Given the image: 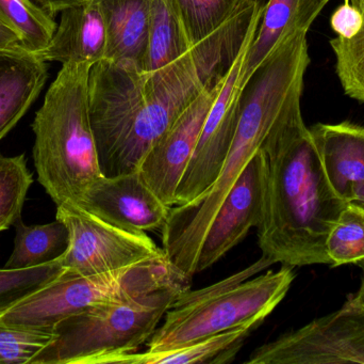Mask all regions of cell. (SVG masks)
<instances>
[{
	"mask_svg": "<svg viewBox=\"0 0 364 364\" xmlns=\"http://www.w3.org/2000/svg\"><path fill=\"white\" fill-rule=\"evenodd\" d=\"M222 80L214 79L194 49L156 71L107 59L92 66L87 100L102 175L138 170L188 105Z\"/></svg>",
	"mask_w": 364,
	"mask_h": 364,
	"instance_id": "obj_1",
	"label": "cell"
},
{
	"mask_svg": "<svg viewBox=\"0 0 364 364\" xmlns=\"http://www.w3.org/2000/svg\"><path fill=\"white\" fill-rule=\"evenodd\" d=\"M261 150L267 167L256 228L262 256L292 267L331 264L327 237L348 203L329 184L303 115L278 126Z\"/></svg>",
	"mask_w": 364,
	"mask_h": 364,
	"instance_id": "obj_2",
	"label": "cell"
},
{
	"mask_svg": "<svg viewBox=\"0 0 364 364\" xmlns=\"http://www.w3.org/2000/svg\"><path fill=\"white\" fill-rule=\"evenodd\" d=\"M304 81L295 64L273 57L257 66L244 83L237 130L220 175L198 200L173 207L161 230L166 259L188 279L196 275L203 239L229 190L271 132L301 115Z\"/></svg>",
	"mask_w": 364,
	"mask_h": 364,
	"instance_id": "obj_3",
	"label": "cell"
},
{
	"mask_svg": "<svg viewBox=\"0 0 364 364\" xmlns=\"http://www.w3.org/2000/svg\"><path fill=\"white\" fill-rule=\"evenodd\" d=\"M89 63L62 64L32 123L38 180L55 205L78 204L102 177L87 100Z\"/></svg>",
	"mask_w": 364,
	"mask_h": 364,
	"instance_id": "obj_4",
	"label": "cell"
},
{
	"mask_svg": "<svg viewBox=\"0 0 364 364\" xmlns=\"http://www.w3.org/2000/svg\"><path fill=\"white\" fill-rule=\"evenodd\" d=\"M273 264L261 256L247 269L213 286L182 292L147 342V350H168L244 325L262 324L295 279L294 267L288 265L250 279Z\"/></svg>",
	"mask_w": 364,
	"mask_h": 364,
	"instance_id": "obj_5",
	"label": "cell"
},
{
	"mask_svg": "<svg viewBox=\"0 0 364 364\" xmlns=\"http://www.w3.org/2000/svg\"><path fill=\"white\" fill-rule=\"evenodd\" d=\"M190 282L126 303L100 306L55 325L53 339L30 364H115L146 344Z\"/></svg>",
	"mask_w": 364,
	"mask_h": 364,
	"instance_id": "obj_6",
	"label": "cell"
},
{
	"mask_svg": "<svg viewBox=\"0 0 364 364\" xmlns=\"http://www.w3.org/2000/svg\"><path fill=\"white\" fill-rule=\"evenodd\" d=\"M191 279L172 266L166 254L100 275L62 274L41 290L0 314L9 326L53 331L65 318L92 308L126 303Z\"/></svg>",
	"mask_w": 364,
	"mask_h": 364,
	"instance_id": "obj_7",
	"label": "cell"
},
{
	"mask_svg": "<svg viewBox=\"0 0 364 364\" xmlns=\"http://www.w3.org/2000/svg\"><path fill=\"white\" fill-rule=\"evenodd\" d=\"M55 219L65 224L70 243L59 261L64 275H100L164 256L144 232L112 226L74 203L57 205Z\"/></svg>",
	"mask_w": 364,
	"mask_h": 364,
	"instance_id": "obj_8",
	"label": "cell"
},
{
	"mask_svg": "<svg viewBox=\"0 0 364 364\" xmlns=\"http://www.w3.org/2000/svg\"><path fill=\"white\" fill-rule=\"evenodd\" d=\"M245 364H364V301L356 293L341 309L256 348Z\"/></svg>",
	"mask_w": 364,
	"mask_h": 364,
	"instance_id": "obj_9",
	"label": "cell"
},
{
	"mask_svg": "<svg viewBox=\"0 0 364 364\" xmlns=\"http://www.w3.org/2000/svg\"><path fill=\"white\" fill-rule=\"evenodd\" d=\"M257 30L252 32L227 73L208 113L194 153L177 187L175 205L191 204L198 200L211 188L222 171L239 122L244 62Z\"/></svg>",
	"mask_w": 364,
	"mask_h": 364,
	"instance_id": "obj_10",
	"label": "cell"
},
{
	"mask_svg": "<svg viewBox=\"0 0 364 364\" xmlns=\"http://www.w3.org/2000/svg\"><path fill=\"white\" fill-rule=\"evenodd\" d=\"M267 180V158L260 150L229 190L208 229L199 251L196 274L218 262L245 239L250 229L259 226L264 207Z\"/></svg>",
	"mask_w": 364,
	"mask_h": 364,
	"instance_id": "obj_11",
	"label": "cell"
},
{
	"mask_svg": "<svg viewBox=\"0 0 364 364\" xmlns=\"http://www.w3.org/2000/svg\"><path fill=\"white\" fill-rule=\"evenodd\" d=\"M79 207L100 219L132 232L162 230L171 209L143 179L140 170L96 179Z\"/></svg>",
	"mask_w": 364,
	"mask_h": 364,
	"instance_id": "obj_12",
	"label": "cell"
},
{
	"mask_svg": "<svg viewBox=\"0 0 364 364\" xmlns=\"http://www.w3.org/2000/svg\"><path fill=\"white\" fill-rule=\"evenodd\" d=\"M225 77L218 85L203 90L188 105L139 167L143 179L168 207L175 205L177 187Z\"/></svg>",
	"mask_w": 364,
	"mask_h": 364,
	"instance_id": "obj_13",
	"label": "cell"
},
{
	"mask_svg": "<svg viewBox=\"0 0 364 364\" xmlns=\"http://www.w3.org/2000/svg\"><path fill=\"white\" fill-rule=\"evenodd\" d=\"M108 34L97 0H81L61 11L50 42L38 53L46 61L89 63L107 59Z\"/></svg>",
	"mask_w": 364,
	"mask_h": 364,
	"instance_id": "obj_14",
	"label": "cell"
},
{
	"mask_svg": "<svg viewBox=\"0 0 364 364\" xmlns=\"http://www.w3.org/2000/svg\"><path fill=\"white\" fill-rule=\"evenodd\" d=\"M309 130L333 192L353 202L355 190L364 183V126L318 123Z\"/></svg>",
	"mask_w": 364,
	"mask_h": 364,
	"instance_id": "obj_15",
	"label": "cell"
},
{
	"mask_svg": "<svg viewBox=\"0 0 364 364\" xmlns=\"http://www.w3.org/2000/svg\"><path fill=\"white\" fill-rule=\"evenodd\" d=\"M46 60L21 46L0 48V140L16 125L47 80Z\"/></svg>",
	"mask_w": 364,
	"mask_h": 364,
	"instance_id": "obj_16",
	"label": "cell"
},
{
	"mask_svg": "<svg viewBox=\"0 0 364 364\" xmlns=\"http://www.w3.org/2000/svg\"><path fill=\"white\" fill-rule=\"evenodd\" d=\"M108 34L107 60L146 71L151 0H97Z\"/></svg>",
	"mask_w": 364,
	"mask_h": 364,
	"instance_id": "obj_17",
	"label": "cell"
},
{
	"mask_svg": "<svg viewBox=\"0 0 364 364\" xmlns=\"http://www.w3.org/2000/svg\"><path fill=\"white\" fill-rule=\"evenodd\" d=\"M331 0H269L263 6L256 36L246 56L243 81L282 41L297 32L309 31Z\"/></svg>",
	"mask_w": 364,
	"mask_h": 364,
	"instance_id": "obj_18",
	"label": "cell"
},
{
	"mask_svg": "<svg viewBox=\"0 0 364 364\" xmlns=\"http://www.w3.org/2000/svg\"><path fill=\"white\" fill-rule=\"evenodd\" d=\"M259 326L260 324L252 323L177 348L124 355L115 364L230 363L241 350L246 338Z\"/></svg>",
	"mask_w": 364,
	"mask_h": 364,
	"instance_id": "obj_19",
	"label": "cell"
},
{
	"mask_svg": "<svg viewBox=\"0 0 364 364\" xmlns=\"http://www.w3.org/2000/svg\"><path fill=\"white\" fill-rule=\"evenodd\" d=\"M14 227V248L4 269H27L48 264L63 256L68 249L70 234L60 220L27 226L21 218Z\"/></svg>",
	"mask_w": 364,
	"mask_h": 364,
	"instance_id": "obj_20",
	"label": "cell"
},
{
	"mask_svg": "<svg viewBox=\"0 0 364 364\" xmlns=\"http://www.w3.org/2000/svg\"><path fill=\"white\" fill-rule=\"evenodd\" d=\"M259 0H168L192 47L208 40Z\"/></svg>",
	"mask_w": 364,
	"mask_h": 364,
	"instance_id": "obj_21",
	"label": "cell"
},
{
	"mask_svg": "<svg viewBox=\"0 0 364 364\" xmlns=\"http://www.w3.org/2000/svg\"><path fill=\"white\" fill-rule=\"evenodd\" d=\"M181 21L168 0H151L146 71L166 68L192 53Z\"/></svg>",
	"mask_w": 364,
	"mask_h": 364,
	"instance_id": "obj_22",
	"label": "cell"
},
{
	"mask_svg": "<svg viewBox=\"0 0 364 364\" xmlns=\"http://www.w3.org/2000/svg\"><path fill=\"white\" fill-rule=\"evenodd\" d=\"M0 23L14 31L21 46L32 53L48 45L58 26L55 17L31 0H0Z\"/></svg>",
	"mask_w": 364,
	"mask_h": 364,
	"instance_id": "obj_23",
	"label": "cell"
},
{
	"mask_svg": "<svg viewBox=\"0 0 364 364\" xmlns=\"http://www.w3.org/2000/svg\"><path fill=\"white\" fill-rule=\"evenodd\" d=\"M333 267L364 263V204L350 202L331 229L326 241Z\"/></svg>",
	"mask_w": 364,
	"mask_h": 364,
	"instance_id": "obj_24",
	"label": "cell"
},
{
	"mask_svg": "<svg viewBox=\"0 0 364 364\" xmlns=\"http://www.w3.org/2000/svg\"><path fill=\"white\" fill-rule=\"evenodd\" d=\"M32 183L33 177L23 154L8 157L0 153V232L21 219Z\"/></svg>",
	"mask_w": 364,
	"mask_h": 364,
	"instance_id": "obj_25",
	"label": "cell"
},
{
	"mask_svg": "<svg viewBox=\"0 0 364 364\" xmlns=\"http://www.w3.org/2000/svg\"><path fill=\"white\" fill-rule=\"evenodd\" d=\"M64 273L59 259L27 269H0V314L8 311Z\"/></svg>",
	"mask_w": 364,
	"mask_h": 364,
	"instance_id": "obj_26",
	"label": "cell"
},
{
	"mask_svg": "<svg viewBox=\"0 0 364 364\" xmlns=\"http://www.w3.org/2000/svg\"><path fill=\"white\" fill-rule=\"evenodd\" d=\"M361 29L352 38H333L331 46L337 59L336 71L346 95L364 103V9Z\"/></svg>",
	"mask_w": 364,
	"mask_h": 364,
	"instance_id": "obj_27",
	"label": "cell"
},
{
	"mask_svg": "<svg viewBox=\"0 0 364 364\" xmlns=\"http://www.w3.org/2000/svg\"><path fill=\"white\" fill-rule=\"evenodd\" d=\"M53 339V331L9 326L0 322V363L30 364Z\"/></svg>",
	"mask_w": 364,
	"mask_h": 364,
	"instance_id": "obj_28",
	"label": "cell"
},
{
	"mask_svg": "<svg viewBox=\"0 0 364 364\" xmlns=\"http://www.w3.org/2000/svg\"><path fill=\"white\" fill-rule=\"evenodd\" d=\"M363 11L354 4L344 1L336 9L331 17V29L344 38H352L363 27Z\"/></svg>",
	"mask_w": 364,
	"mask_h": 364,
	"instance_id": "obj_29",
	"label": "cell"
},
{
	"mask_svg": "<svg viewBox=\"0 0 364 364\" xmlns=\"http://www.w3.org/2000/svg\"><path fill=\"white\" fill-rule=\"evenodd\" d=\"M36 6L42 9L45 12L48 13L50 16L55 17L62 10L77 4L81 0H31Z\"/></svg>",
	"mask_w": 364,
	"mask_h": 364,
	"instance_id": "obj_30",
	"label": "cell"
},
{
	"mask_svg": "<svg viewBox=\"0 0 364 364\" xmlns=\"http://www.w3.org/2000/svg\"><path fill=\"white\" fill-rule=\"evenodd\" d=\"M17 46H21L18 36L10 28L0 23V48H12Z\"/></svg>",
	"mask_w": 364,
	"mask_h": 364,
	"instance_id": "obj_31",
	"label": "cell"
},
{
	"mask_svg": "<svg viewBox=\"0 0 364 364\" xmlns=\"http://www.w3.org/2000/svg\"><path fill=\"white\" fill-rule=\"evenodd\" d=\"M360 266L363 267V280H361L360 288H359L358 292H357L356 294L359 298L363 299L364 301V263L363 264H361Z\"/></svg>",
	"mask_w": 364,
	"mask_h": 364,
	"instance_id": "obj_32",
	"label": "cell"
},
{
	"mask_svg": "<svg viewBox=\"0 0 364 364\" xmlns=\"http://www.w3.org/2000/svg\"><path fill=\"white\" fill-rule=\"evenodd\" d=\"M344 1L350 2V4H354L355 6H357L359 10L363 11L364 9V0H344Z\"/></svg>",
	"mask_w": 364,
	"mask_h": 364,
	"instance_id": "obj_33",
	"label": "cell"
}]
</instances>
